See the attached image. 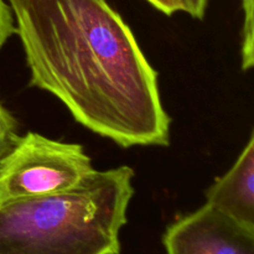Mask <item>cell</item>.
<instances>
[{
	"mask_svg": "<svg viewBox=\"0 0 254 254\" xmlns=\"http://www.w3.org/2000/svg\"><path fill=\"white\" fill-rule=\"evenodd\" d=\"M30 84L123 148L166 146L170 118L158 73L107 0H7Z\"/></svg>",
	"mask_w": 254,
	"mask_h": 254,
	"instance_id": "cell-1",
	"label": "cell"
},
{
	"mask_svg": "<svg viewBox=\"0 0 254 254\" xmlns=\"http://www.w3.org/2000/svg\"><path fill=\"white\" fill-rule=\"evenodd\" d=\"M133 176L96 170L66 192L2 203L0 254H119Z\"/></svg>",
	"mask_w": 254,
	"mask_h": 254,
	"instance_id": "cell-2",
	"label": "cell"
},
{
	"mask_svg": "<svg viewBox=\"0 0 254 254\" xmlns=\"http://www.w3.org/2000/svg\"><path fill=\"white\" fill-rule=\"evenodd\" d=\"M94 171L82 145L29 131L0 160V205L66 192Z\"/></svg>",
	"mask_w": 254,
	"mask_h": 254,
	"instance_id": "cell-3",
	"label": "cell"
},
{
	"mask_svg": "<svg viewBox=\"0 0 254 254\" xmlns=\"http://www.w3.org/2000/svg\"><path fill=\"white\" fill-rule=\"evenodd\" d=\"M166 254H254V228L206 202L163 236Z\"/></svg>",
	"mask_w": 254,
	"mask_h": 254,
	"instance_id": "cell-4",
	"label": "cell"
},
{
	"mask_svg": "<svg viewBox=\"0 0 254 254\" xmlns=\"http://www.w3.org/2000/svg\"><path fill=\"white\" fill-rule=\"evenodd\" d=\"M206 198L254 228V131L232 168L208 188Z\"/></svg>",
	"mask_w": 254,
	"mask_h": 254,
	"instance_id": "cell-5",
	"label": "cell"
},
{
	"mask_svg": "<svg viewBox=\"0 0 254 254\" xmlns=\"http://www.w3.org/2000/svg\"><path fill=\"white\" fill-rule=\"evenodd\" d=\"M242 68H254V0H242Z\"/></svg>",
	"mask_w": 254,
	"mask_h": 254,
	"instance_id": "cell-6",
	"label": "cell"
},
{
	"mask_svg": "<svg viewBox=\"0 0 254 254\" xmlns=\"http://www.w3.org/2000/svg\"><path fill=\"white\" fill-rule=\"evenodd\" d=\"M17 124L14 117L0 104V160L9 153L17 140Z\"/></svg>",
	"mask_w": 254,
	"mask_h": 254,
	"instance_id": "cell-7",
	"label": "cell"
},
{
	"mask_svg": "<svg viewBox=\"0 0 254 254\" xmlns=\"http://www.w3.org/2000/svg\"><path fill=\"white\" fill-rule=\"evenodd\" d=\"M16 32L14 24V15L6 0H0V47L6 40Z\"/></svg>",
	"mask_w": 254,
	"mask_h": 254,
	"instance_id": "cell-8",
	"label": "cell"
},
{
	"mask_svg": "<svg viewBox=\"0 0 254 254\" xmlns=\"http://www.w3.org/2000/svg\"><path fill=\"white\" fill-rule=\"evenodd\" d=\"M154 7L166 15H173L178 11H185V0H146Z\"/></svg>",
	"mask_w": 254,
	"mask_h": 254,
	"instance_id": "cell-9",
	"label": "cell"
},
{
	"mask_svg": "<svg viewBox=\"0 0 254 254\" xmlns=\"http://www.w3.org/2000/svg\"><path fill=\"white\" fill-rule=\"evenodd\" d=\"M208 0H185L186 10L185 12L190 14L196 19H202L206 12Z\"/></svg>",
	"mask_w": 254,
	"mask_h": 254,
	"instance_id": "cell-10",
	"label": "cell"
}]
</instances>
